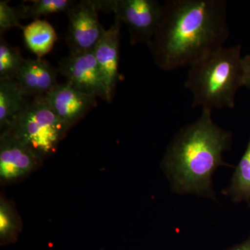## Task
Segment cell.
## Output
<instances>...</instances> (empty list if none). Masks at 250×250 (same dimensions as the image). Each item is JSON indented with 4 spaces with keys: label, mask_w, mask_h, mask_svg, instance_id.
<instances>
[{
    "label": "cell",
    "mask_w": 250,
    "mask_h": 250,
    "mask_svg": "<svg viewBox=\"0 0 250 250\" xmlns=\"http://www.w3.org/2000/svg\"><path fill=\"white\" fill-rule=\"evenodd\" d=\"M229 36L225 0H167L148 47L156 65L172 71L224 47Z\"/></svg>",
    "instance_id": "obj_1"
},
{
    "label": "cell",
    "mask_w": 250,
    "mask_h": 250,
    "mask_svg": "<svg viewBox=\"0 0 250 250\" xmlns=\"http://www.w3.org/2000/svg\"><path fill=\"white\" fill-rule=\"evenodd\" d=\"M232 138L231 131L213 121L212 111L202 110L196 121L176 134L163 158L161 167L172 190L215 199L212 177L225 166L223 153L231 148Z\"/></svg>",
    "instance_id": "obj_2"
},
{
    "label": "cell",
    "mask_w": 250,
    "mask_h": 250,
    "mask_svg": "<svg viewBox=\"0 0 250 250\" xmlns=\"http://www.w3.org/2000/svg\"><path fill=\"white\" fill-rule=\"evenodd\" d=\"M242 57L241 45L224 46L189 67L184 87L191 93L192 108L235 107L242 87Z\"/></svg>",
    "instance_id": "obj_3"
},
{
    "label": "cell",
    "mask_w": 250,
    "mask_h": 250,
    "mask_svg": "<svg viewBox=\"0 0 250 250\" xmlns=\"http://www.w3.org/2000/svg\"><path fill=\"white\" fill-rule=\"evenodd\" d=\"M69 129L52 111L45 96H40L33 98L26 109L2 132L44 159L56 152Z\"/></svg>",
    "instance_id": "obj_4"
},
{
    "label": "cell",
    "mask_w": 250,
    "mask_h": 250,
    "mask_svg": "<svg viewBox=\"0 0 250 250\" xmlns=\"http://www.w3.org/2000/svg\"><path fill=\"white\" fill-rule=\"evenodd\" d=\"M98 5L100 11L113 13L126 24L131 45H149L160 21L163 4L156 0H107L98 1Z\"/></svg>",
    "instance_id": "obj_5"
},
{
    "label": "cell",
    "mask_w": 250,
    "mask_h": 250,
    "mask_svg": "<svg viewBox=\"0 0 250 250\" xmlns=\"http://www.w3.org/2000/svg\"><path fill=\"white\" fill-rule=\"evenodd\" d=\"M99 11L98 1L82 0L67 11L66 42L70 54L94 50L106 31L99 21Z\"/></svg>",
    "instance_id": "obj_6"
},
{
    "label": "cell",
    "mask_w": 250,
    "mask_h": 250,
    "mask_svg": "<svg viewBox=\"0 0 250 250\" xmlns=\"http://www.w3.org/2000/svg\"><path fill=\"white\" fill-rule=\"evenodd\" d=\"M57 69L66 82L77 90L110 103L106 83L93 51L69 54L60 61Z\"/></svg>",
    "instance_id": "obj_7"
},
{
    "label": "cell",
    "mask_w": 250,
    "mask_h": 250,
    "mask_svg": "<svg viewBox=\"0 0 250 250\" xmlns=\"http://www.w3.org/2000/svg\"><path fill=\"white\" fill-rule=\"evenodd\" d=\"M42 158L6 132L0 136V179L2 183L19 180L36 170Z\"/></svg>",
    "instance_id": "obj_8"
},
{
    "label": "cell",
    "mask_w": 250,
    "mask_h": 250,
    "mask_svg": "<svg viewBox=\"0 0 250 250\" xmlns=\"http://www.w3.org/2000/svg\"><path fill=\"white\" fill-rule=\"evenodd\" d=\"M45 98L52 111L69 128L98 105L97 98L82 93L67 82L57 85Z\"/></svg>",
    "instance_id": "obj_9"
},
{
    "label": "cell",
    "mask_w": 250,
    "mask_h": 250,
    "mask_svg": "<svg viewBox=\"0 0 250 250\" xmlns=\"http://www.w3.org/2000/svg\"><path fill=\"white\" fill-rule=\"evenodd\" d=\"M121 22L115 17L114 23L104 34L95 46L93 52L107 88L110 103L115 93L119 77L120 40Z\"/></svg>",
    "instance_id": "obj_10"
},
{
    "label": "cell",
    "mask_w": 250,
    "mask_h": 250,
    "mask_svg": "<svg viewBox=\"0 0 250 250\" xmlns=\"http://www.w3.org/2000/svg\"><path fill=\"white\" fill-rule=\"evenodd\" d=\"M58 69L43 59H25L16 80L26 96H45L59 84Z\"/></svg>",
    "instance_id": "obj_11"
},
{
    "label": "cell",
    "mask_w": 250,
    "mask_h": 250,
    "mask_svg": "<svg viewBox=\"0 0 250 250\" xmlns=\"http://www.w3.org/2000/svg\"><path fill=\"white\" fill-rule=\"evenodd\" d=\"M26 95L16 80H0V130L5 131L26 109Z\"/></svg>",
    "instance_id": "obj_12"
},
{
    "label": "cell",
    "mask_w": 250,
    "mask_h": 250,
    "mask_svg": "<svg viewBox=\"0 0 250 250\" xmlns=\"http://www.w3.org/2000/svg\"><path fill=\"white\" fill-rule=\"evenodd\" d=\"M22 31L26 46L37 58L49 54L57 41L55 29L46 21L35 20L24 26Z\"/></svg>",
    "instance_id": "obj_13"
},
{
    "label": "cell",
    "mask_w": 250,
    "mask_h": 250,
    "mask_svg": "<svg viewBox=\"0 0 250 250\" xmlns=\"http://www.w3.org/2000/svg\"><path fill=\"white\" fill-rule=\"evenodd\" d=\"M226 194L233 202L250 201V136L246 151L233 172Z\"/></svg>",
    "instance_id": "obj_14"
},
{
    "label": "cell",
    "mask_w": 250,
    "mask_h": 250,
    "mask_svg": "<svg viewBox=\"0 0 250 250\" xmlns=\"http://www.w3.org/2000/svg\"><path fill=\"white\" fill-rule=\"evenodd\" d=\"M24 61L20 49L10 45L1 36L0 80H16Z\"/></svg>",
    "instance_id": "obj_15"
},
{
    "label": "cell",
    "mask_w": 250,
    "mask_h": 250,
    "mask_svg": "<svg viewBox=\"0 0 250 250\" xmlns=\"http://www.w3.org/2000/svg\"><path fill=\"white\" fill-rule=\"evenodd\" d=\"M30 5L21 4L24 19L32 18L39 20L41 16L65 13L70 9L77 1L72 0H33L29 1Z\"/></svg>",
    "instance_id": "obj_16"
},
{
    "label": "cell",
    "mask_w": 250,
    "mask_h": 250,
    "mask_svg": "<svg viewBox=\"0 0 250 250\" xmlns=\"http://www.w3.org/2000/svg\"><path fill=\"white\" fill-rule=\"evenodd\" d=\"M20 220L14 207L7 200L1 198L0 201V238L3 241L9 239L20 230Z\"/></svg>",
    "instance_id": "obj_17"
},
{
    "label": "cell",
    "mask_w": 250,
    "mask_h": 250,
    "mask_svg": "<svg viewBox=\"0 0 250 250\" xmlns=\"http://www.w3.org/2000/svg\"><path fill=\"white\" fill-rule=\"evenodd\" d=\"M9 1H0V33L1 36L5 31L12 28L18 27L23 29L21 20L24 19L22 6L13 7L8 4Z\"/></svg>",
    "instance_id": "obj_18"
},
{
    "label": "cell",
    "mask_w": 250,
    "mask_h": 250,
    "mask_svg": "<svg viewBox=\"0 0 250 250\" xmlns=\"http://www.w3.org/2000/svg\"><path fill=\"white\" fill-rule=\"evenodd\" d=\"M242 87L250 89V54L242 57Z\"/></svg>",
    "instance_id": "obj_19"
},
{
    "label": "cell",
    "mask_w": 250,
    "mask_h": 250,
    "mask_svg": "<svg viewBox=\"0 0 250 250\" xmlns=\"http://www.w3.org/2000/svg\"><path fill=\"white\" fill-rule=\"evenodd\" d=\"M229 250H250V238L246 241L243 242L241 244Z\"/></svg>",
    "instance_id": "obj_20"
}]
</instances>
